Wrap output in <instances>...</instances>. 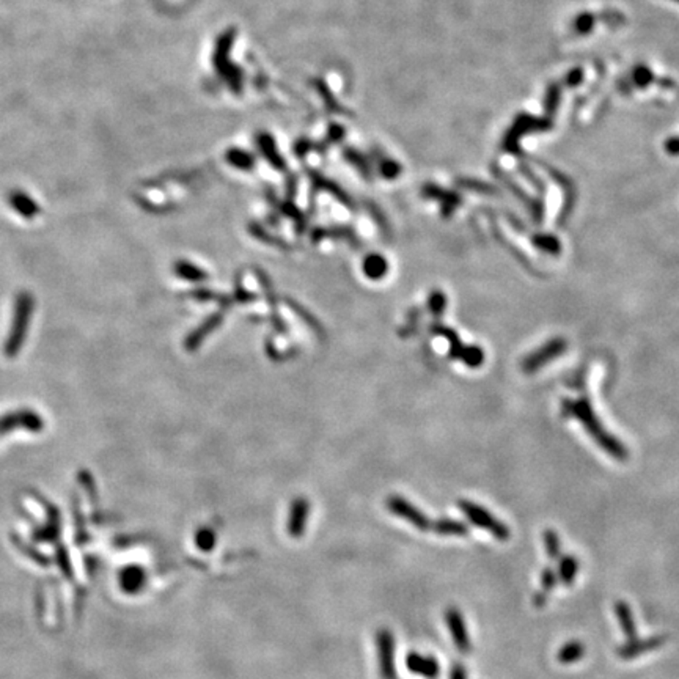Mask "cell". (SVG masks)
Returning <instances> with one entry per match:
<instances>
[{
    "mask_svg": "<svg viewBox=\"0 0 679 679\" xmlns=\"http://www.w3.org/2000/svg\"><path fill=\"white\" fill-rule=\"evenodd\" d=\"M561 414L568 415V417H574L576 420L581 422L583 424V428L586 429L594 442H596L601 449L606 450L607 454H611L612 458L624 461L628 459V450L618 439H615L611 433L603 428L601 424L596 412L593 411V407L590 404V401L586 398H577V399H563L561 401Z\"/></svg>",
    "mask_w": 679,
    "mask_h": 679,
    "instance_id": "cell-1",
    "label": "cell"
},
{
    "mask_svg": "<svg viewBox=\"0 0 679 679\" xmlns=\"http://www.w3.org/2000/svg\"><path fill=\"white\" fill-rule=\"evenodd\" d=\"M34 307H35L34 296L27 291L19 292L16 297V302H14L11 329H10L9 337H6V343H5L6 357H16L18 352L22 348V344H24L30 321H32Z\"/></svg>",
    "mask_w": 679,
    "mask_h": 679,
    "instance_id": "cell-2",
    "label": "cell"
},
{
    "mask_svg": "<svg viewBox=\"0 0 679 679\" xmlns=\"http://www.w3.org/2000/svg\"><path fill=\"white\" fill-rule=\"evenodd\" d=\"M459 508L461 511L466 514V518L474 524V526L480 527L483 530L488 531L494 538H497L499 541H506L511 535L508 526L504 522H500L497 518H494V514L489 513L488 509H484L483 506L474 504V501L469 500H459Z\"/></svg>",
    "mask_w": 679,
    "mask_h": 679,
    "instance_id": "cell-3",
    "label": "cell"
},
{
    "mask_svg": "<svg viewBox=\"0 0 679 679\" xmlns=\"http://www.w3.org/2000/svg\"><path fill=\"white\" fill-rule=\"evenodd\" d=\"M566 348H568V343L565 342V340L560 337L552 338L546 344H543L541 348H538L536 351L531 352L530 356L524 359L522 369L526 373H535L539 368L546 367L549 362L558 359L561 354L566 351Z\"/></svg>",
    "mask_w": 679,
    "mask_h": 679,
    "instance_id": "cell-4",
    "label": "cell"
},
{
    "mask_svg": "<svg viewBox=\"0 0 679 679\" xmlns=\"http://www.w3.org/2000/svg\"><path fill=\"white\" fill-rule=\"evenodd\" d=\"M377 660H379V675L382 679H397L395 667V637L389 629H381L376 634Z\"/></svg>",
    "mask_w": 679,
    "mask_h": 679,
    "instance_id": "cell-5",
    "label": "cell"
},
{
    "mask_svg": "<svg viewBox=\"0 0 679 679\" xmlns=\"http://www.w3.org/2000/svg\"><path fill=\"white\" fill-rule=\"evenodd\" d=\"M385 505H387L389 511H392L393 514L398 516V518L404 519L406 522L411 524V526H414L415 529H419L422 531L429 530L431 524H429L428 516L422 513L420 509L414 506L409 500L399 497V496H392V497L387 499V501H385Z\"/></svg>",
    "mask_w": 679,
    "mask_h": 679,
    "instance_id": "cell-6",
    "label": "cell"
},
{
    "mask_svg": "<svg viewBox=\"0 0 679 679\" xmlns=\"http://www.w3.org/2000/svg\"><path fill=\"white\" fill-rule=\"evenodd\" d=\"M445 623L453 638L454 646H456L461 653L467 654L470 651V648H472V643H470V635H469L464 616H462V613L456 607H450L446 608L445 612Z\"/></svg>",
    "mask_w": 679,
    "mask_h": 679,
    "instance_id": "cell-7",
    "label": "cell"
},
{
    "mask_svg": "<svg viewBox=\"0 0 679 679\" xmlns=\"http://www.w3.org/2000/svg\"><path fill=\"white\" fill-rule=\"evenodd\" d=\"M308 516H310V504H308V500L304 497H297L292 500L287 522V531L290 536L300 538L305 534Z\"/></svg>",
    "mask_w": 679,
    "mask_h": 679,
    "instance_id": "cell-8",
    "label": "cell"
},
{
    "mask_svg": "<svg viewBox=\"0 0 679 679\" xmlns=\"http://www.w3.org/2000/svg\"><path fill=\"white\" fill-rule=\"evenodd\" d=\"M665 645V637L663 635H655V637H648V638H632L628 643H624L623 646L618 648V658L624 660H630L635 659L638 655H643L650 651L659 650L660 646Z\"/></svg>",
    "mask_w": 679,
    "mask_h": 679,
    "instance_id": "cell-9",
    "label": "cell"
},
{
    "mask_svg": "<svg viewBox=\"0 0 679 679\" xmlns=\"http://www.w3.org/2000/svg\"><path fill=\"white\" fill-rule=\"evenodd\" d=\"M406 667L412 673L427 679H436L441 673V665L433 655H423L420 653H409L406 658Z\"/></svg>",
    "mask_w": 679,
    "mask_h": 679,
    "instance_id": "cell-10",
    "label": "cell"
},
{
    "mask_svg": "<svg viewBox=\"0 0 679 679\" xmlns=\"http://www.w3.org/2000/svg\"><path fill=\"white\" fill-rule=\"evenodd\" d=\"M615 615L616 620L620 623V628L623 630V634L626 635V638L632 640L637 637V624L634 620V613H632L630 606L626 603V601H616L615 603Z\"/></svg>",
    "mask_w": 679,
    "mask_h": 679,
    "instance_id": "cell-11",
    "label": "cell"
},
{
    "mask_svg": "<svg viewBox=\"0 0 679 679\" xmlns=\"http://www.w3.org/2000/svg\"><path fill=\"white\" fill-rule=\"evenodd\" d=\"M222 322V315L220 313H215L213 316H210V318H208L202 326H200L198 329H195L194 332H192V334L188 337L186 340V348L188 349H195L197 346L203 342V340L211 334V332H214L215 329H218L219 324Z\"/></svg>",
    "mask_w": 679,
    "mask_h": 679,
    "instance_id": "cell-12",
    "label": "cell"
},
{
    "mask_svg": "<svg viewBox=\"0 0 679 679\" xmlns=\"http://www.w3.org/2000/svg\"><path fill=\"white\" fill-rule=\"evenodd\" d=\"M586 648L578 640H571V642L563 645L557 653V660L563 665H569V663H576L585 658Z\"/></svg>",
    "mask_w": 679,
    "mask_h": 679,
    "instance_id": "cell-13",
    "label": "cell"
},
{
    "mask_svg": "<svg viewBox=\"0 0 679 679\" xmlns=\"http://www.w3.org/2000/svg\"><path fill=\"white\" fill-rule=\"evenodd\" d=\"M364 272L369 280H381L382 277L389 272L387 260L376 253L368 255L364 260Z\"/></svg>",
    "mask_w": 679,
    "mask_h": 679,
    "instance_id": "cell-14",
    "label": "cell"
},
{
    "mask_svg": "<svg viewBox=\"0 0 679 679\" xmlns=\"http://www.w3.org/2000/svg\"><path fill=\"white\" fill-rule=\"evenodd\" d=\"M173 271H175L176 275L180 277V279L188 280V282H194V283L203 282L208 277L203 269H200L195 265L189 263V261H183V260L178 261V263H175Z\"/></svg>",
    "mask_w": 679,
    "mask_h": 679,
    "instance_id": "cell-15",
    "label": "cell"
},
{
    "mask_svg": "<svg viewBox=\"0 0 679 679\" xmlns=\"http://www.w3.org/2000/svg\"><path fill=\"white\" fill-rule=\"evenodd\" d=\"M578 573V561L573 555H565L558 563V581L565 585H573Z\"/></svg>",
    "mask_w": 679,
    "mask_h": 679,
    "instance_id": "cell-16",
    "label": "cell"
},
{
    "mask_svg": "<svg viewBox=\"0 0 679 679\" xmlns=\"http://www.w3.org/2000/svg\"><path fill=\"white\" fill-rule=\"evenodd\" d=\"M436 534L444 536H464L469 534V529L466 524L456 519H441L434 524L433 529Z\"/></svg>",
    "mask_w": 679,
    "mask_h": 679,
    "instance_id": "cell-17",
    "label": "cell"
},
{
    "mask_svg": "<svg viewBox=\"0 0 679 679\" xmlns=\"http://www.w3.org/2000/svg\"><path fill=\"white\" fill-rule=\"evenodd\" d=\"M424 195H428V197H433V198H439L442 202V210L445 213V215H449V213H451L454 208H456L459 205V197L458 195H454L451 194V192H444L441 190L439 188L436 186H427L424 188Z\"/></svg>",
    "mask_w": 679,
    "mask_h": 679,
    "instance_id": "cell-18",
    "label": "cell"
},
{
    "mask_svg": "<svg viewBox=\"0 0 679 679\" xmlns=\"http://www.w3.org/2000/svg\"><path fill=\"white\" fill-rule=\"evenodd\" d=\"M543 539H544V549H546L547 557H549L551 560H558L561 555V543H560L557 531L552 529H547L543 534Z\"/></svg>",
    "mask_w": 679,
    "mask_h": 679,
    "instance_id": "cell-19",
    "label": "cell"
},
{
    "mask_svg": "<svg viewBox=\"0 0 679 679\" xmlns=\"http://www.w3.org/2000/svg\"><path fill=\"white\" fill-rule=\"evenodd\" d=\"M539 250H543L549 255H560L561 252V244L555 236L552 235H535L534 239H531Z\"/></svg>",
    "mask_w": 679,
    "mask_h": 679,
    "instance_id": "cell-20",
    "label": "cell"
},
{
    "mask_svg": "<svg viewBox=\"0 0 679 679\" xmlns=\"http://www.w3.org/2000/svg\"><path fill=\"white\" fill-rule=\"evenodd\" d=\"M458 359L464 362L467 367L476 368L483 364L484 352L481 348H478V346H464Z\"/></svg>",
    "mask_w": 679,
    "mask_h": 679,
    "instance_id": "cell-21",
    "label": "cell"
},
{
    "mask_svg": "<svg viewBox=\"0 0 679 679\" xmlns=\"http://www.w3.org/2000/svg\"><path fill=\"white\" fill-rule=\"evenodd\" d=\"M258 143H260V148L263 150V154H266V158L269 159V162H271L274 167L282 170L285 167L283 159L279 156V154H277V151H274V143L271 141V137H267V136L260 137Z\"/></svg>",
    "mask_w": 679,
    "mask_h": 679,
    "instance_id": "cell-22",
    "label": "cell"
},
{
    "mask_svg": "<svg viewBox=\"0 0 679 679\" xmlns=\"http://www.w3.org/2000/svg\"><path fill=\"white\" fill-rule=\"evenodd\" d=\"M433 332H434V334H439V335H442V337H445V338H449L451 356L458 359L464 346L461 344L459 337L456 335V332H453L451 329H446V327H444V326H434V327H433Z\"/></svg>",
    "mask_w": 679,
    "mask_h": 679,
    "instance_id": "cell-23",
    "label": "cell"
},
{
    "mask_svg": "<svg viewBox=\"0 0 679 679\" xmlns=\"http://www.w3.org/2000/svg\"><path fill=\"white\" fill-rule=\"evenodd\" d=\"M228 160L231 165H235L241 170H249L253 167V158L242 150H233L228 154Z\"/></svg>",
    "mask_w": 679,
    "mask_h": 679,
    "instance_id": "cell-24",
    "label": "cell"
},
{
    "mask_svg": "<svg viewBox=\"0 0 679 679\" xmlns=\"http://www.w3.org/2000/svg\"><path fill=\"white\" fill-rule=\"evenodd\" d=\"M197 544L200 549L211 551L215 546V531L211 529H202L197 534Z\"/></svg>",
    "mask_w": 679,
    "mask_h": 679,
    "instance_id": "cell-25",
    "label": "cell"
},
{
    "mask_svg": "<svg viewBox=\"0 0 679 679\" xmlns=\"http://www.w3.org/2000/svg\"><path fill=\"white\" fill-rule=\"evenodd\" d=\"M429 310L431 313H434V315H442V312L445 310V307H446V297L444 292L441 291H434L433 295L429 296Z\"/></svg>",
    "mask_w": 679,
    "mask_h": 679,
    "instance_id": "cell-26",
    "label": "cell"
},
{
    "mask_svg": "<svg viewBox=\"0 0 679 679\" xmlns=\"http://www.w3.org/2000/svg\"><path fill=\"white\" fill-rule=\"evenodd\" d=\"M558 583V574L553 573V569L546 568L541 573V590L549 593L552 591L555 586Z\"/></svg>",
    "mask_w": 679,
    "mask_h": 679,
    "instance_id": "cell-27",
    "label": "cell"
},
{
    "mask_svg": "<svg viewBox=\"0 0 679 679\" xmlns=\"http://www.w3.org/2000/svg\"><path fill=\"white\" fill-rule=\"evenodd\" d=\"M399 165H397L395 162H384L382 167H381V172L384 175V178H397V175L399 173Z\"/></svg>",
    "mask_w": 679,
    "mask_h": 679,
    "instance_id": "cell-28",
    "label": "cell"
},
{
    "mask_svg": "<svg viewBox=\"0 0 679 679\" xmlns=\"http://www.w3.org/2000/svg\"><path fill=\"white\" fill-rule=\"evenodd\" d=\"M450 679H467V670L461 663H454L450 670Z\"/></svg>",
    "mask_w": 679,
    "mask_h": 679,
    "instance_id": "cell-29",
    "label": "cell"
},
{
    "mask_svg": "<svg viewBox=\"0 0 679 679\" xmlns=\"http://www.w3.org/2000/svg\"><path fill=\"white\" fill-rule=\"evenodd\" d=\"M534 603H535V607H538V608L544 607L546 603H547V593L543 591V590L538 591L534 596Z\"/></svg>",
    "mask_w": 679,
    "mask_h": 679,
    "instance_id": "cell-30",
    "label": "cell"
}]
</instances>
